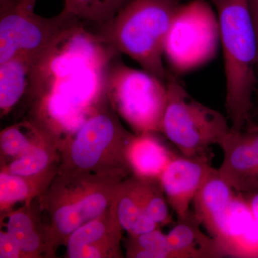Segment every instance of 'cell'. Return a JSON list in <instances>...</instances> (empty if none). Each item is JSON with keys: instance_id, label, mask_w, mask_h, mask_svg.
I'll list each match as a JSON object with an SVG mask.
<instances>
[{"instance_id": "cell-4", "label": "cell", "mask_w": 258, "mask_h": 258, "mask_svg": "<svg viewBox=\"0 0 258 258\" xmlns=\"http://www.w3.org/2000/svg\"><path fill=\"white\" fill-rule=\"evenodd\" d=\"M166 83L167 102L159 132L184 157L207 154L230 132L228 118L195 99L175 75L169 73Z\"/></svg>"}, {"instance_id": "cell-23", "label": "cell", "mask_w": 258, "mask_h": 258, "mask_svg": "<svg viewBox=\"0 0 258 258\" xmlns=\"http://www.w3.org/2000/svg\"><path fill=\"white\" fill-rule=\"evenodd\" d=\"M25 125H13L3 131L0 137L2 152L9 157L21 156L32 144L24 132Z\"/></svg>"}, {"instance_id": "cell-29", "label": "cell", "mask_w": 258, "mask_h": 258, "mask_svg": "<svg viewBox=\"0 0 258 258\" xmlns=\"http://www.w3.org/2000/svg\"><path fill=\"white\" fill-rule=\"evenodd\" d=\"M257 70H258V69H257Z\"/></svg>"}, {"instance_id": "cell-8", "label": "cell", "mask_w": 258, "mask_h": 258, "mask_svg": "<svg viewBox=\"0 0 258 258\" xmlns=\"http://www.w3.org/2000/svg\"><path fill=\"white\" fill-rule=\"evenodd\" d=\"M118 185L106 187V182L97 179L53 190L48 203L52 235L69 237L81 226L103 215Z\"/></svg>"}, {"instance_id": "cell-6", "label": "cell", "mask_w": 258, "mask_h": 258, "mask_svg": "<svg viewBox=\"0 0 258 258\" xmlns=\"http://www.w3.org/2000/svg\"><path fill=\"white\" fill-rule=\"evenodd\" d=\"M220 42L216 11L206 0L180 5L164 46V59L173 74H184L215 58Z\"/></svg>"}, {"instance_id": "cell-10", "label": "cell", "mask_w": 258, "mask_h": 258, "mask_svg": "<svg viewBox=\"0 0 258 258\" xmlns=\"http://www.w3.org/2000/svg\"><path fill=\"white\" fill-rule=\"evenodd\" d=\"M214 169L207 154L194 157L176 154L166 166L159 182L178 220L189 215L194 199Z\"/></svg>"}, {"instance_id": "cell-24", "label": "cell", "mask_w": 258, "mask_h": 258, "mask_svg": "<svg viewBox=\"0 0 258 258\" xmlns=\"http://www.w3.org/2000/svg\"><path fill=\"white\" fill-rule=\"evenodd\" d=\"M21 252V249L9 233L8 232H1L0 233V257H20Z\"/></svg>"}, {"instance_id": "cell-20", "label": "cell", "mask_w": 258, "mask_h": 258, "mask_svg": "<svg viewBox=\"0 0 258 258\" xmlns=\"http://www.w3.org/2000/svg\"><path fill=\"white\" fill-rule=\"evenodd\" d=\"M164 191L154 184V181L147 180L144 191L143 208L145 212L158 226L172 223L173 219L169 213L168 201L164 198Z\"/></svg>"}, {"instance_id": "cell-30", "label": "cell", "mask_w": 258, "mask_h": 258, "mask_svg": "<svg viewBox=\"0 0 258 258\" xmlns=\"http://www.w3.org/2000/svg\"><path fill=\"white\" fill-rule=\"evenodd\" d=\"M128 1H129V0H128Z\"/></svg>"}, {"instance_id": "cell-16", "label": "cell", "mask_w": 258, "mask_h": 258, "mask_svg": "<svg viewBox=\"0 0 258 258\" xmlns=\"http://www.w3.org/2000/svg\"><path fill=\"white\" fill-rule=\"evenodd\" d=\"M128 0H64L62 13L87 23H106Z\"/></svg>"}, {"instance_id": "cell-26", "label": "cell", "mask_w": 258, "mask_h": 258, "mask_svg": "<svg viewBox=\"0 0 258 258\" xmlns=\"http://www.w3.org/2000/svg\"><path fill=\"white\" fill-rule=\"evenodd\" d=\"M249 195H251V198L247 200V203L252 216L258 223V191Z\"/></svg>"}, {"instance_id": "cell-3", "label": "cell", "mask_w": 258, "mask_h": 258, "mask_svg": "<svg viewBox=\"0 0 258 258\" xmlns=\"http://www.w3.org/2000/svg\"><path fill=\"white\" fill-rule=\"evenodd\" d=\"M179 6L177 0H129L95 32L118 53L166 81L164 46Z\"/></svg>"}, {"instance_id": "cell-9", "label": "cell", "mask_w": 258, "mask_h": 258, "mask_svg": "<svg viewBox=\"0 0 258 258\" xmlns=\"http://www.w3.org/2000/svg\"><path fill=\"white\" fill-rule=\"evenodd\" d=\"M106 99L76 131L69 149L75 169L90 171L99 165L112 145L128 147L134 135L106 108Z\"/></svg>"}, {"instance_id": "cell-13", "label": "cell", "mask_w": 258, "mask_h": 258, "mask_svg": "<svg viewBox=\"0 0 258 258\" xmlns=\"http://www.w3.org/2000/svg\"><path fill=\"white\" fill-rule=\"evenodd\" d=\"M154 132L137 134L128 144L126 151L128 166L137 177L157 179L176 154L172 153L153 135Z\"/></svg>"}, {"instance_id": "cell-25", "label": "cell", "mask_w": 258, "mask_h": 258, "mask_svg": "<svg viewBox=\"0 0 258 258\" xmlns=\"http://www.w3.org/2000/svg\"><path fill=\"white\" fill-rule=\"evenodd\" d=\"M158 229V225L144 211L141 212L128 233L132 237L144 235Z\"/></svg>"}, {"instance_id": "cell-21", "label": "cell", "mask_w": 258, "mask_h": 258, "mask_svg": "<svg viewBox=\"0 0 258 258\" xmlns=\"http://www.w3.org/2000/svg\"><path fill=\"white\" fill-rule=\"evenodd\" d=\"M49 161L50 157L46 151L32 146L19 159L11 163L8 172L23 177L37 175L47 167Z\"/></svg>"}, {"instance_id": "cell-12", "label": "cell", "mask_w": 258, "mask_h": 258, "mask_svg": "<svg viewBox=\"0 0 258 258\" xmlns=\"http://www.w3.org/2000/svg\"><path fill=\"white\" fill-rule=\"evenodd\" d=\"M234 191L215 169L193 200L194 215L217 244L224 233Z\"/></svg>"}, {"instance_id": "cell-1", "label": "cell", "mask_w": 258, "mask_h": 258, "mask_svg": "<svg viewBox=\"0 0 258 258\" xmlns=\"http://www.w3.org/2000/svg\"><path fill=\"white\" fill-rule=\"evenodd\" d=\"M79 21L39 56L28 95L49 126L76 132L106 99L108 67L120 54Z\"/></svg>"}, {"instance_id": "cell-7", "label": "cell", "mask_w": 258, "mask_h": 258, "mask_svg": "<svg viewBox=\"0 0 258 258\" xmlns=\"http://www.w3.org/2000/svg\"><path fill=\"white\" fill-rule=\"evenodd\" d=\"M37 0H0V63L18 55L40 56L67 29L80 21L64 14L43 18Z\"/></svg>"}, {"instance_id": "cell-2", "label": "cell", "mask_w": 258, "mask_h": 258, "mask_svg": "<svg viewBox=\"0 0 258 258\" xmlns=\"http://www.w3.org/2000/svg\"><path fill=\"white\" fill-rule=\"evenodd\" d=\"M220 25L225 74V108L233 132L252 128L258 77V41L249 0H211Z\"/></svg>"}, {"instance_id": "cell-15", "label": "cell", "mask_w": 258, "mask_h": 258, "mask_svg": "<svg viewBox=\"0 0 258 258\" xmlns=\"http://www.w3.org/2000/svg\"><path fill=\"white\" fill-rule=\"evenodd\" d=\"M39 56L18 55L0 63V108L9 113L29 93L32 71Z\"/></svg>"}, {"instance_id": "cell-19", "label": "cell", "mask_w": 258, "mask_h": 258, "mask_svg": "<svg viewBox=\"0 0 258 258\" xmlns=\"http://www.w3.org/2000/svg\"><path fill=\"white\" fill-rule=\"evenodd\" d=\"M132 244L129 255L137 258H174L167 236L161 231H152L148 233L132 237Z\"/></svg>"}, {"instance_id": "cell-27", "label": "cell", "mask_w": 258, "mask_h": 258, "mask_svg": "<svg viewBox=\"0 0 258 258\" xmlns=\"http://www.w3.org/2000/svg\"><path fill=\"white\" fill-rule=\"evenodd\" d=\"M249 4L258 41V0H249Z\"/></svg>"}, {"instance_id": "cell-18", "label": "cell", "mask_w": 258, "mask_h": 258, "mask_svg": "<svg viewBox=\"0 0 258 258\" xmlns=\"http://www.w3.org/2000/svg\"><path fill=\"white\" fill-rule=\"evenodd\" d=\"M7 232L24 253H36L41 247V238L32 216L25 210H19L10 215L7 222Z\"/></svg>"}, {"instance_id": "cell-17", "label": "cell", "mask_w": 258, "mask_h": 258, "mask_svg": "<svg viewBox=\"0 0 258 258\" xmlns=\"http://www.w3.org/2000/svg\"><path fill=\"white\" fill-rule=\"evenodd\" d=\"M110 230L109 223L101 216L81 226L69 235L68 255L71 258H81L83 248L89 245L96 246L105 252L108 249L106 244L109 242Z\"/></svg>"}, {"instance_id": "cell-28", "label": "cell", "mask_w": 258, "mask_h": 258, "mask_svg": "<svg viewBox=\"0 0 258 258\" xmlns=\"http://www.w3.org/2000/svg\"><path fill=\"white\" fill-rule=\"evenodd\" d=\"M258 116V88H256L253 98V103H252V113L251 118L253 119L254 117ZM253 124V123H252Z\"/></svg>"}, {"instance_id": "cell-5", "label": "cell", "mask_w": 258, "mask_h": 258, "mask_svg": "<svg viewBox=\"0 0 258 258\" xmlns=\"http://www.w3.org/2000/svg\"><path fill=\"white\" fill-rule=\"evenodd\" d=\"M107 98L137 134L159 132L167 102L164 80L113 59L108 67Z\"/></svg>"}, {"instance_id": "cell-22", "label": "cell", "mask_w": 258, "mask_h": 258, "mask_svg": "<svg viewBox=\"0 0 258 258\" xmlns=\"http://www.w3.org/2000/svg\"><path fill=\"white\" fill-rule=\"evenodd\" d=\"M30 193V186L23 176L15 175L5 171L0 174V203L2 209L26 200Z\"/></svg>"}, {"instance_id": "cell-11", "label": "cell", "mask_w": 258, "mask_h": 258, "mask_svg": "<svg viewBox=\"0 0 258 258\" xmlns=\"http://www.w3.org/2000/svg\"><path fill=\"white\" fill-rule=\"evenodd\" d=\"M219 146L224 158L217 169L222 179L237 192L248 195L257 192L258 153L249 130H231Z\"/></svg>"}, {"instance_id": "cell-14", "label": "cell", "mask_w": 258, "mask_h": 258, "mask_svg": "<svg viewBox=\"0 0 258 258\" xmlns=\"http://www.w3.org/2000/svg\"><path fill=\"white\" fill-rule=\"evenodd\" d=\"M201 224L190 212L166 235L174 258H210L223 257L215 239L203 233Z\"/></svg>"}]
</instances>
